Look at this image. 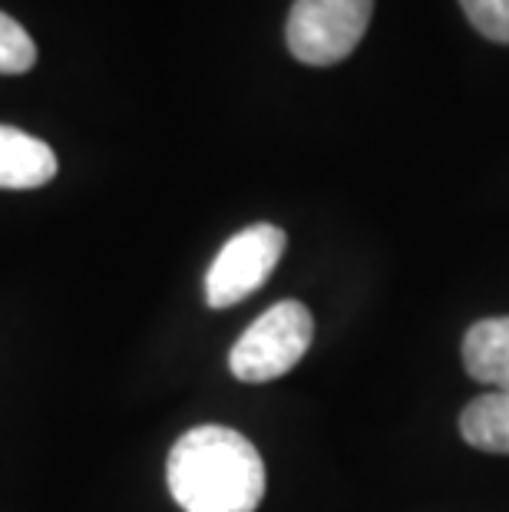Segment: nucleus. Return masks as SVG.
<instances>
[{"label":"nucleus","instance_id":"obj_9","mask_svg":"<svg viewBox=\"0 0 509 512\" xmlns=\"http://www.w3.org/2000/svg\"><path fill=\"white\" fill-rule=\"evenodd\" d=\"M476 34L493 43H509V0H460Z\"/></svg>","mask_w":509,"mask_h":512},{"label":"nucleus","instance_id":"obj_6","mask_svg":"<svg viewBox=\"0 0 509 512\" xmlns=\"http://www.w3.org/2000/svg\"><path fill=\"white\" fill-rule=\"evenodd\" d=\"M463 367L493 394H509V318L473 324L463 337Z\"/></svg>","mask_w":509,"mask_h":512},{"label":"nucleus","instance_id":"obj_7","mask_svg":"<svg viewBox=\"0 0 509 512\" xmlns=\"http://www.w3.org/2000/svg\"><path fill=\"white\" fill-rule=\"evenodd\" d=\"M463 440L486 453H509V394H483L460 417Z\"/></svg>","mask_w":509,"mask_h":512},{"label":"nucleus","instance_id":"obj_3","mask_svg":"<svg viewBox=\"0 0 509 512\" xmlns=\"http://www.w3.org/2000/svg\"><path fill=\"white\" fill-rule=\"evenodd\" d=\"M374 0H295L285 40L291 57L308 67H334L364 40Z\"/></svg>","mask_w":509,"mask_h":512},{"label":"nucleus","instance_id":"obj_2","mask_svg":"<svg viewBox=\"0 0 509 512\" xmlns=\"http://www.w3.org/2000/svg\"><path fill=\"white\" fill-rule=\"evenodd\" d=\"M314 337V318L301 301H278L235 341L229 370L245 384L278 380L298 367Z\"/></svg>","mask_w":509,"mask_h":512},{"label":"nucleus","instance_id":"obj_4","mask_svg":"<svg viewBox=\"0 0 509 512\" xmlns=\"http://www.w3.org/2000/svg\"><path fill=\"white\" fill-rule=\"evenodd\" d=\"M288 238L278 225L258 222L245 232L232 235L215 255L205 275V301L209 308H232L265 285L268 275L285 255Z\"/></svg>","mask_w":509,"mask_h":512},{"label":"nucleus","instance_id":"obj_8","mask_svg":"<svg viewBox=\"0 0 509 512\" xmlns=\"http://www.w3.org/2000/svg\"><path fill=\"white\" fill-rule=\"evenodd\" d=\"M37 63V43L17 24L14 17L0 10V73H27Z\"/></svg>","mask_w":509,"mask_h":512},{"label":"nucleus","instance_id":"obj_5","mask_svg":"<svg viewBox=\"0 0 509 512\" xmlns=\"http://www.w3.org/2000/svg\"><path fill=\"white\" fill-rule=\"evenodd\" d=\"M57 176V152L43 139L0 126V189H40Z\"/></svg>","mask_w":509,"mask_h":512},{"label":"nucleus","instance_id":"obj_1","mask_svg":"<svg viewBox=\"0 0 509 512\" xmlns=\"http://www.w3.org/2000/svg\"><path fill=\"white\" fill-rule=\"evenodd\" d=\"M166 479L186 512H255L265 499V463L255 443L229 427H196L172 446Z\"/></svg>","mask_w":509,"mask_h":512}]
</instances>
